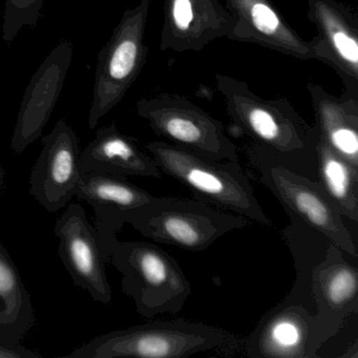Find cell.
Instances as JSON below:
<instances>
[{"label": "cell", "instance_id": "cell-1", "mask_svg": "<svg viewBox=\"0 0 358 358\" xmlns=\"http://www.w3.org/2000/svg\"><path fill=\"white\" fill-rule=\"evenodd\" d=\"M232 122L250 140L285 166L299 173L307 166L316 171L318 134L284 98L263 99L244 81L215 75Z\"/></svg>", "mask_w": 358, "mask_h": 358}, {"label": "cell", "instance_id": "cell-2", "mask_svg": "<svg viewBox=\"0 0 358 358\" xmlns=\"http://www.w3.org/2000/svg\"><path fill=\"white\" fill-rule=\"evenodd\" d=\"M243 338L194 320H158L112 331L91 339L66 358H188L200 354L231 357Z\"/></svg>", "mask_w": 358, "mask_h": 358}, {"label": "cell", "instance_id": "cell-3", "mask_svg": "<svg viewBox=\"0 0 358 358\" xmlns=\"http://www.w3.org/2000/svg\"><path fill=\"white\" fill-rule=\"evenodd\" d=\"M145 150L162 173L177 180L194 199L263 226H271L240 162L215 160L166 141H152Z\"/></svg>", "mask_w": 358, "mask_h": 358}, {"label": "cell", "instance_id": "cell-4", "mask_svg": "<svg viewBox=\"0 0 358 358\" xmlns=\"http://www.w3.org/2000/svg\"><path fill=\"white\" fill-rule=\"evenodd\" d=\"M108 263L122 273L123 293L143 317L175 315L192 294V284L177 259L155 243L118 241Z\"/></svg>", "mask_w": 358, "mask_h": 358}, {"label": "cell", "instance_id": "cell-5", "mask_svg": "<svg viewBox=\"0 0 358 358\" xmlns=\"http://www.w3.org/2000/svg\"><path fill=\"white\" fill-rule=\"evenodd\" d=\"M125 224L155 243L201 252L221 236L250 225L251 221L196 199L154 196L131 211Z\"/></svg>", "mask_w": 358, "mask_h": 358}, {"label": "cell", "instance_id": "cell-6", "mask_svg": "<svg viewBox=\"0 0 358 358\" xmlns=\"http://www.w3.org/2000/svg\"><path fill=\"white\" fill-rule=\"evenodd\" d=\"M247 158L259 181L282 204L287 215H295L306 225L324 234L335 246L357 259L358 250L343 215L318 181L285 166L271 155L249 145Z\"/></svg>", "mask_w": 358, "mask_h": 358}, {"label": "cell", "instance_id": "cell-7", "mask_svg": "<svg viewBox=\"0 0 358 358\" xmlns=\"http://www.w3.org/2000/svg\"><path fill=\"white\" fill-rule=\"evenodd\" d=\"M152 3V0H139L135 7L127 10L100 51L89 113L91 129L118 106L145 64V32Z\"/></svg>", "mask_w": 358, "mask_h": 358}, {"label": "cell", "instance_id": "cell-8", "mask_svg": "<svg viewBox=\"0 0 358 358\" xmlns=\"http://www.w3.org/2000/svg\"><path fill=\"white\" fill-rule=\"evenodd\" d=\"M137 114L166 142L215 160L238 161V150L221 121L187 98L161 94L142 98Z\"/></svg>", "mask_w": 358, "mask_h": 358}, {"label": "cell", "instance_id": "cell-9", "mask_svg": "<svg viewBox=\"0 0 358 358\" xmlns=\"http://www.w3.org/2000/svg\"><path fill=\"white\" fill-rule=\"evenodd\" d=\"M334 244L315 268L312 293L315 303L311 350L316 357L324 343L339 332L345 320L357 313L358 269Z\"/></svg>", "mask_w": 358, "mask_h": 358}, {"label": "cell", "instance_id": "cell-10", "mask_svg": "<svg viewBox=\"0 0 358 358\" xmlns=\"http://www.w3.org/2000/svg\"><path fill=\"white\" fill-rule=\"evenodd\" d=\"M80 155L78 136L64 119L43 138L31 173L30 194L49 213H57L76 194L83 173Z\"/></svg>", "mask_w": 358, "mask_h": 358}, {"label": "cell", "instance_id": "cell-11", "mask_svg": "<svg viewBox=\"0 0 358 358\" xmlns=\"http://www.w3.org/2000/svg\"><path fill=\"white\" fill-rule=\"evenodd\" d=\"M54 234L59 241V257L73 282L94 301L108 305L112 288L106 271V259L95 228L81 205L71 204L56 222Z\"/></svg>", "mask_w": 358, "mask_h": 358}, {"label": "cell", "instance_id": "cell-12", "mask_svg": "<svg viewBox=\"0 0 358 358\" xmlns=\"http://www.w3.org/2000/svg\"><path fill=\"white\" fill-rule=\"evenodd\" d=\"M308 20L317 34L312 39L315 60L332 68L345 95L358 98V20L337 0H308Z\"/></svg>", "mask_w": 358, "mask_h": 358}, {"label": "cell", "instance_id": "cell-13", "mask_svg": "<svg viewBox=\"0 0 358 358\" xmlns=\"http://www.w3.org/2000/svg\"><path fill=\"white\" fill-rule=\"evenodd\" d=\"M72 58V43L62 41L33 75L24 92L10 144L16 154H22L43 136L60 97Z\"/></svg>", "mask_w": 358, "mask_h": 358}, {"label": "cell", "instance_id": "cell-14", "mask_svg": "<svg viewBox=\"0 0 358 358\" xmlns=\"http://www.w3.org/2000/svg\"><path fill=\"white\" fill-rule=\"evenodd\" d=\"M75 196L95 211V228L106 263L127 215L152 200V194L127 177L106 173H81Z\"/></svg>", "mask_w": 358, "mask_h": 358}, {"label": "cell", "instance_id": "cell-15", "mask_svg": "<svg viewBox=\"0 0 358 358\" xmlns=\"http://www.w3.org/2000/svg\"><path fill=\"white\" fill-rule=\"evenodd\" d=\"M236 20L219 0H164L161 51L201 52L227 38Z\"/></svg>", "mask_w": 358, "mask_h": 358}, {"label": "cell", "instance_id": "cell-16", "mask_svg": "<svg viewBox=\"0 0 358 358\" xmlns=\"http://www.w3.org/2000/svg\"><path fill=\"white\" fill-rule=\"evenodd\" d=\"M314 313L282 301L266 312L243 338L242 354L251 358H316L311 350Z\"/></svg>", "mask_w": 358, "mask_h": 358}, {"label": "cell", "instance_id": "cell-17", "mask_svg": "<svg viewBox=\"0 0 358 358\" xmlns=\"http://www.w3.org/2000/svg\"><path fill=\"white\" fill-rule=\"evenodd\" d=\"M236 24L227 38L255 43L301 60H315L311 41L288 24L271 0H224Z\"/></svg>", "mask_w": 358, "mask_h": 358}, {"label": "cell", "instance_id": "cell-18", "mask_svg": "<svg viewBox=\"0 0 358 358\" xmlns=\"http://www.w3.org/2000/svg\"><path fill=\"white\" fill-rule=\"evenodd\" d=\"M80 171L152 179H161L163 175L145 148L135 138L121 133L116 124L96 131L95 138L81 152Z\"/></svg>", "mask_w": 358, "mask_h": 358}, {"label": "cell", "instance_id": "cell-19", "mask_svg": "<svg viewBox=\"0 0 358 358\" xmlns=\"http://www.w3.org/2000/svg\"><path fill=\"white\" fill-rule=\"evenodd\" d=\"M318 136L341 158L358 169V98L329 94L315 83L307 85Z\"/></svg>", "mask_w": 358, "mask_h": 358}, {"label": "cell", "instance_id": "cell-20", "mask_svg": "<svg viewBox=\"0 0 358 358\" xmlns=\"http://www.w3.org/2000/svg\"><path fill=\"white\" fill-rule=\"evenodd\" d=\"M290 224L282 229V236L294 259V284L282 301L303 306L315 313V303L312 293L314 270L326 257L332 243L320 232L306 225L299 217L288 213Z\"/></svg>", "mask_w": 358, "mask_h": 358}, {"label": "cell", "instance_id": "cell-21", "mask_svg": "<svg viewBox=\"0 0 358 358\" xmlns=\"http://www.w3.org/2000/svg\"><path fill=\"white\" fill-rule=\"evenodd\" d=\"M35 324L28 289L11 255L0 243V338L20 343Z\"/></svg>", "mask_w": 358, "mask_h": 358}, {"label": "cell", "instance_id": "cell-22", "mask_svg": "<svg viewBox=\"0 0 358 358\" xmlns=\"http://www.w3.org/2000/svg\"><path fill=\"white\" fill-rule=\"evenodd\" d=\"M318 183L343 217L358 222V169L341 158L318 136L316 144Z\"/></svg>", "mask_w": 358, "mask_h": 358}, {"label": "cell", "instance_id": "cell-23", "mask_svg": "<svg viewBox=\"0 0 358 358\" xmlns=\"http://www.w3.org/2000/svg\"><path fill=\"white\" fill-rule=\"evenodd\" d=\"M45 0H5L1 37L11 45L22 29L36 26Z\"/></svg>", "mask_w": 358, "mask_h": 358}, {"label": "cell", "instance_id": "cell-24", "mask_svg": "<svg viewBox=\"0 0 358 358\" xmlns=\"http://www.w3.org/2000/svg\"><path fill=\"white\" fill-rule=\"evenodd\" d=\"M0 358H41V355L36 351L24 347L20 343H12L0 338Z\"/></svg>", "mask_w": 358, "mask_h": 358}, {"label": "cell", "instance_id": "cell-25", "mask_svg": "<svg viewBox=\"0 0 358 358\" xmlns=\"http://www.w3.org/2000/svg\"><path fill=\"white\" fill-rule=\"evenodd\" d=\"M5 169H3V165L0 164V189L3 187V184H5Z\"/></svg>", "mask_w": 358, "mask_h": 358}]
</instances>
